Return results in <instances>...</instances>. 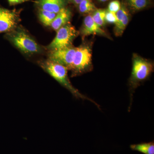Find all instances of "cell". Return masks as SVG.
<instances>
[{
    "label": "cell",
    "instance_id": "1",
    "mask_svg": "<svg viewBox=\"0 0 154 154\" xmlns=\"http://www.w3.org/2000/svg\"><path fill=\"white\" fill-rule=\"evenodd\" d=\"M4 37L27 57L42 54L47 51L45 47L39 44L28 30L21 25L11 32L5 33Z\"/></svg>",
    "mask_w": 154,
    "mask_h": 154
},
{
    "label": "cell",
    "instance_id": "2",
    "mask_svg": "<svg viewBox=\"0 0 154 154\" xmlns=\"http://www.w3.org/2000/svg\"><path fill=\"white\" fill-rule=\"evenodd\" d=\"M38 66L60 84L69 91L73 96L77 99L87 100L93 102L100 109V106L95 101L81 94L71 83L68 75V69L66 67L49 60H40L37 61Z\"/></svg>",
    "mask_w": 154,
    "mask_h": 154
},
{
    "label": "cell",
    "instance_id": "3",
    "mask_svg": "<svg viewBox=\"0 0 154 154\" xmlns=\"http://www.w3.org/2000/svg\"><path fill=\"white\" fill-rule=\"evenodd\" d=\"M154 65L152 62L141 57L137 54H134L132 57V68L129 79L130 104L128 111L132 105L133 97L135 90L145 81L153 72Z\"/></svg>",
    "mask_w": 154,
    "mask_h": 154
},
{
    "label": "cell",
    "instance_id": "4",
    "mask_svg": "<svg viewBox=\"0 0 154 154\" xmlns=\"http://www.w3.org/2000/svg\"><path fill=\"white\" fill-rule=\"evenodd\" d=\"M92 66V51L91 45L83 43L76 47L73 60L70 69L71 77L91 71Z\"/></svg>",
    "mask_w": 154,
    "mask_h": 154
},
{
    "label": "cell",
    "instance_id": "5",
    "mask_svg": "<svg viewBox=\"0 0 154 154\" xmlns=\"http://www.w3.org/2000/svg\"><path fill=\"white\" fill-rule=\"evenodd\" d=\"M56 32L52 41L45 47L47 51L72 46L74 40L79 34V32L70 22L60 28Z\"/></svg>",
    "mask_w": 154,
    "mask_h": 154
},
{
    "label": "cell",
    "instance_id": "6",
    "mask_svg": "<svg viewBox=\"0 0 154 154\" xmlns=\"http://www.w3.org/2000/svg\"><path fill=\"white\" fill-rule=\"evenodd\" d=\"M22 11V9L10 10L0 5V33L11 32L20 25Z\"/></svg>",
    "mask_w": 154,
    "mask_h": 154
},
{
    "label": "cell",
    "instance_id": "7",
    "mask_svg": "<svg viewBox=\"0 0 154 154\" xmlns=\"http://www.w3.org/2000/svg\"><path fill=\"white\" fill-rule=\"evenodd\" d=\"M76 49V47L72 45L65 48L48 51L47 59L66 67L69 70L73 60Z\"/></svg>",
    "mask_w": 154,
    "mask_h": 154
},
{
    "label": "cell",
    "instance_id": "8",
    "mask_svg": "<svg viewBox=\"0 0 154 154\" xmlns=\"http://www.w3.org/2000/svg\"><path fill=\"white\" fill-rule=\"evenodd\" d=\"M80 33L83 39L91 35H98L111 39L110 36L94 22L91 15H88L84 20Z\"/></svg>",
    "mask_w": 154,
    "mask_h": 154
},
{
    "label": "cell",
    "instance_id": "9",
    "mask_svg": "<svg viewBox=\"0 0 154 154\" xmlns=\"http://www.w3.org/2000/svg\"><path fill=\"white\" fill-rule=\"evenodd\" d=\"M69 0H35L38 10H43L57 14L61 9L66 7Z\"/></svg>",
    "mask_w": 154,
    "mask_h": 154
},
{
    "label": "cell",
    "instance_id": "10",
    "mask_svg": "<svg viewBox=\"0 0 154 154\" xmlns=\"http://www.w3.org/2000/svg\"><path fill=\"white\" fill-rule=\"evenodd\" d=\"M116 14L117 22L115 24L114 34L117 36H121L129 23L130 15L127 9L124 5L121 6L119 11Z\"/></svg>",
    "mask_w": 154,
    "mask_h": 154
},
{
    "label": "cell",
    "instance_id": "11",
    "mask_svg": "<svg viewBox=\"0 0 154 154\" xmlns=\"http://www.w3.org/2000/svg\"><path fill=\"white\" fill-rule=\"evenodd\" d=\"M72 17V13L70 9L65 7L56 14L50 27L57 31L64 25L70 22Z\"/></svg>",
    "mask_w": 154,
    "mask_h": 154
},
{
    "label": "cell",
    "instance_id": "12",
    "mask_svg": "<svg viewBox=\"0 0 154 154\" xmlns=\"http://www.w3.org/2000/svg\"><path fill=\"white\" fill-rule=\"evenodd\" d=\"M130 148L132 150L140 152L144 154H154V142L142 143L131 145Z\"/></svg>",
    "mask_w": 154,
    "mask_h": 154
},
{
    "label": "cell",
    "instance_id": "13",
    "mask_svg": "<svg viewBox=\"0 0 154 154\" xmlns=\"http://www.w3.org/2000/svg\"><path fill=\"white\" fill-rule=\"evenodd\" d=\"M37 14L39 21L42 25L46 27H50L57 14L43 10H38Z\"/></svg>",
    "mask_w": 154,
    "mask_h": 154
},
{
    "label": "cell",
    "instance_id": "14",
    "mask_svg": "<svg viewBox=\"0 0 154 154\" xmlns=\"http://www.w3.org/2000/svg\"><path fill=\"white\" fill-rule=\"evenodd\" d=\"M79 10L80 13L87 14L94 12L96 10L95 5L91 0H83L79 4Z\"/></svg>",
    "mask_w": 154,
    "mask_h": 154
},
{
    "label": "cell",
    "instance_id": "15",
    "mask_svg": "<svg viewBox=\"0 0 154 154\" xmlns=\"http://www.w3.org/2000/svg\"><path fill=\"white\" fill-rule=\"evenodd\" d=\"M106 11L104 9H96L94 11L93 15H91L95 23L101 28L103 27L106 23L105 20Z\"/></svg>",
    "mask_w": 154,
    "mask_h": 154
},
{
    "label": "cell",
    "instance_id": "16",
    "mask_svg": "<svg viewBox=\"0 0 154 154\" xmlns=\"http://www.w3.org/2000/svg\"><path fill=\"white\" fill-rule=\"evenodd\" d=\"M131 8L135 11L145 8L149 4V0H127Z\"/></svg>",
    "mask_w": 154,
    "mask_h": 154
},
{
    "label": "cell",
    "instance_id": "17",
    "mask_svg": "<svg viewBox=\"0 0 154 154\" xmlns=\"http://www.w3.org/2000/svg\"><path fill=\"white\" fill-rule=\"evenodd\" d=\"M121 7L120 2L118 0H114L109 3L107 11L116 14L119 11Z\"/></svg>",
    "mask_w": 154,
    "mask_h": 154
},
{
    "label": "cell",
    "instance_id": "18",
    "mask_svg": "<svg viewBox=\"0 0 154 154\" xmlns=\"http://www.w3.org/2000/svg\"><path fill=\"white\" fill-rule=\"evenodd\" d=\"M105 20V22L109 24H116L117 22L116 14L108 11H106Z\"/></svg>",
    "mask_w": 154,
    "mask_h": 154
},
{
    "label": "cell",
    "instance_id": "19",
    "mask_svg": "<svg viewBox=\"0 0 154 154\" xmlns=\"http://www.w3.org/2000/svg\"><path fill=\"white\" fill-rule=\"evenodd\" d=\"M10 6H14L29 2V0H8Z\"/></svg>",
    "mask_w": 154,
    "mask_h": 154
},
{
    "label": "cell",
    "instance_id": "20",
    "mask_svg": "<svg viewBox=\"0 0 154 154\" xmlns=\"http://www.w3.org/2000/svg\"><path fill=\"white\" fill-rule=\"evenodd\" d=\"M70 1L73 4H74L75 5L78 6L83 0H69V1Z\"/></svg>",
    "mask_w": 154,
    "mask_h": 154
},
{
    "label": "cell",
    "instance_id": "21",
    "mask_svg": "<svg viewBox=\"0 0 154 154\" xmlns=\"http://www.w3.org/2000/svg\"><path fill=\"white\" fill-rule=\"evenodd\" d=\"M99 2H107L108 0H98Z\"/></svg>",
    "mask_w": 154,
    "mask_h": 154
}]
</instances>
